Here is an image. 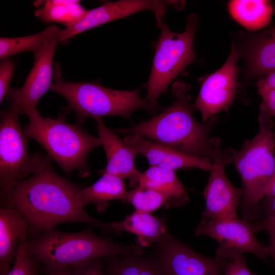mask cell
Returning a JSON list of instances; mask_svg holds the SVG:
<instances>
[{"mask_svg": "<svg viewBox=\"0 0 275 275\" xmlns=\"http://www.w3.org/2000/svg\"><path fill=\"white\" fill-rule=\"evenodd\" d=\"M80 187L59 175L50 166L23 179L2 194L5 205L21 212L32 238L61 224L81 222L117 235L111 223L93 218L81 204Z\"/></svg>", "mask_w": 275, "mask_h": 275, "instance_id": "cell-1", "label": "cell"}, {"mask_svg": "<svg viewBox=\"0 0 275 275\" xmlns=\"http://www.w3.org/2000/svg\"><path fill=\"white\" fill-rule=\"evenodd\" d=\"M190 86L176 81L172 87L174 102L159 114L128 128L116 131L121 134H139L151 141L171 147L185 154L211 160L221 141L210 136L217 115L206 122L198 123L193 115L190 103Z\"/></svg>", "mask_w": 275, "mask_h": 275, "instance_id": "cell-2", "label": "cell"}, {"mask_svg": "<svg viewBox=\"0 0 275 275\" xmlns=\"http://www.w3.org/2000/svg\"><path fill=\"white\" fill-rule=\"evenodd\" d=\"M258 123L257 134L246 141L241 149H222L226 164L234 166L242 181V219L254 222L260 216V202L275 173L274 122L271 117L261 111Z\"/></svg>", "mask_w": 275, "mask_h": 275, "instance_id": "cell-3", "label": "cell"}, {"mask_svg": "<svg viewBox=\"0 0 275 275\" xmlns=\"http://www.w3.org/2000/svg\"><path fill=\"white\" fill-rule=\"evenodd\" d=\"M28 252L45 267L61 268L91 259L115 255H142L137 244L115 242L94 234L90 229L70 233L52 228L28 240Z\"/></svg>", "mask_w": 275, "mask_h": 275, "instance_id": "cell-4", "label": "cell"}, {"mask_svg": "<svg viewBox=\"0 0 275 275\" xmlns=\"http://www.w3.org/2000/svg\"><path fill=\"white\" fill-rule=\"evenodd\" d=\"M27 116L26 135L38 142L66 174L77 170L82 178L90 174L87 158L93 149L101 146L99 138L67 123L63 116L58 119L44 118L36 111Z\"/></svg>", "mask_w": 275, "mask_h": 275, "instance_id": "cell-5", "label": "cell"}, {"mask_svg": "<svg viewBox=\"0 0 275 275\" xmlns=\"http://www.w3.org/2000/svg\"><path fill=\"white\" fill-rule=\"evenodd\" d=\"M155 17L160 34L156 43L144 98L145 109L153 114L160 109L157 102L160 95L166 92L173 79L195 61L194 40L198 19L196 14H190L187 18L185 31L176 33L171 31L163 20V15Z\"/></svg>", "mask_w": 275, "mask_h": 275, "instance_id": "cell-6", "label": "cell"}, {"mask_svg": "<svg viewBox=\"0 0 275 275\" xmlns=\"http://www.w3.org/2000/svg\"><path fill=\"white\" fill-rule=\"evenodd\" d=\"M50 89L66 99L67 108L75 113L78 123H84L87 118L108 116L129 119L135 110L145 108L139 89L113 90L96 82H66L58 76Z\"/></svg>", "mask_w": 275, "mask_h": 275, "instance_id": "cell-7", "label": "cell"}, {"mask_svg": "<svg viewBox=\"0 0 275 275\" xmlns=\"http://www.w3.org/2000/svg\"><path fill=\"white\" fill-rule=\"evenodd\" d=\"M18 106L11 102L2 112L0 123V184L2 194L31 174H35L50 166L51 158L28 150L29 137L18 120Z\"/></svg>", "mask_w": 275, "mask_h": 275, "instance_id": "cell-8", "label": "cell"}, {"mask_svg": "<svg viewBox=\"0 0 275 275\" xmlns=\"http://www.w3.org/2000/svg\"><path fill=\"white\" fill-rule=\"evenodd\" d=\"M255 233L248 221L238 217L200 222L195 231L196 236H207L218 242L216 257L230 261L251 253L266 261L269 257V248L258 241Z\"/></svg>", "mask_w": 275, "mask_h": 275, "instance_id": "cell-9", "label": "cell"}, {"mask_svg": "<svg viewBox=\"0 0 275 275\" xmlns=\"http://www.w3.org/2000/svg\"><path fill=\"white\" fill-rule=\"evenodd\" d=\"M239 53L234 44L224 64L203 81L193 104L201 114L202 122L223 111L227 112L239 87L238 79Z\"/></svg>", "mask_w": 275, "mask_h": 275, "instance_id": "cell-10", "label": "cell"}, {"mask_svg": "<svg viewBox=\"0 0 275 275\" xmlns=\"http://www.w3.org/2000/svg\"><path fill=\"white\" fill-rule=\"evenodd\" d=\"M221 141L217 144L211 158L212 168L203 195L205 210L200 223L211 220L237 217V211L243 196L242 188L235 187L225 172Z\"/></svg>", "mask_w": 275, "mask_h": 275, "instance_id": "cell-11", "label": "cell"}, {"mask_svg": "<svg viewBox=\"0 0 275 275\" xmlns=\"http://www.w3.org/2000/svg\"><path fill=\"white\" fill-rule=\"evenodd\" d=\"M164 275H222L226 260L201 255L167 230L156 243Z\"/></svg>", "mask_w": 275, "mask_h": 275, "instance_id": "cell-12", "label": "cell"}, {"mask_svg": "<svg viewBox=\"0 0 275 275\" xmlns=\"http://www.w3.org/2000/svg\"><path fill=\"white\" fill-rule=\"evenodd\" d=\"M58 42L56 39L46 42L34 52L33 66L23 85L10 87L7 95L19 107L21 114L27 116L36 111L38 102L51 88L53 59Z\"/></svg>", "mask_w": 275, "mask_h": 275, "instance_id": "cell-13", "label": "cell"}, {"mask_svg": "<svg viewBox=\"0 0 275 275\" xmlns=\"http://www.w3.org/2000/svg\"><path fill=\"white\" fill-rule=\"evenodd\" d=\"M167 1L150 0H121L109 2L89 10L79 22L61 30L56 39L65 44L73 37L87 30L111 21L121 19L144 10H150L155 15L162 14L166 9Z\"/></svg>", "mask_w": 275, "mask_h": 275, "instance_id": "cell-14", "label": "cell"}, {"mask_svg": "<svg viewBox=\"0 0 275 275\" xmlns=\"http://www.w3.org/2000/svg\"><path fill=\"white\" fill-rule=\"evenodd\" d=\"M123 141L136 154L144 156L150 167L174 171L178 169L196 168L209 172L212 168V161L210 158L185 154L139 134H128L124 136Z\"/></svg>", "mask_w": 275, "mask_h": 275, "instance_id": "cell-15", "label": "cell"}, {"mask_svg": "<svg viewBox=\"0 0 275 275\" xmlns=\"http://www.w3.org/2000/svg\"><path fill=\"white\" fill-rule=\"evenodd\" d=\"M94 119L107 159L105 167L100 170L98 174L113 175L123 180L127 179L129 181L131 187H136L141 174L134 163L136 153L120 139L116 132L104 124L102 118Z\"/></svg>", "mask_w": 275, "mask_h": 275, "instance_id": "cell-16", "label": "cell"}, {"mask_svg": "<svg viewBox=\"0 0 275 275\" xmlns=\"http://www.w3.org/2000/svg\"><path fill=\"white\" fill-rule=\"evenodd\" d=\"M29 223L25 216L13 207L0 209V275H7L21 243L28 240Z\"/></svg>", "mask_w": 275, "mask_h": 275, "instance_id": "cell-17", "label": "cell"}, {"mask_svg": "<svg viewBox=\"0 0 275 275\" xmlns=\"http://www.w3.org/2000/svg\"><path fill=\"white\" fill-rule=\"evenodd\" d=\"M111 224L118 234L126 231L135 235L136 243L142 247L156 243L168 230L164 220L139 210L128 215L122 221Z\"/></svg>", "mask_w": 275, "mask_h": 275, "instance_id": "cell-18", "label": "cell"}, {"mask_svg": "<svg viewBox=\"0 0 275 275\" xmlns=\"http://www.w3.org/2000/svg\"><path fill=\"white\" fill-rule=\"evenodd\" d=\"M138 186L167 195L171 200V207H181L188 201L185 187L174 170L149 167L141 173Z\"/></svg>", "mask_w": 275, "mask_h": 275, "instance_id": "cell-19", "label": "cell"}, {"mask_svg": "<svg viewBox=\"0 0 275 275\" xmlns=\"http://www.w3.org/2000/svg\"><path fill=\"white\" fill-rule=\"evenodd\" d=\"M127 193L123 179L113 175L103 174L92 185L81 188L77 195L85 208L89 203H92L98 212H102L108 207L110 201H123Z\"/></svg>", "mask_w": 275, "mask_h": 275, "instance_id": "cell-20", "label": "cell"}, {"mask_svg": "<svg viewBox=\"0 0 275 275\" xmlns=\"http://www.w3.org/2000/svg\"><path fill=\"white\" fill-rule=\"evenodd\" d=\"M106 275H164L158 255H115L106 257Z\"/></svg>", "mask_w": 275, "mask_h": 275, "instance_id": "cell-21", "label": "cell"}, {"mask_svg": "<svg viewBox=\"0 0 275 275\" xmlns=\"http://www.w3.org/2000/svg\"><path fill=\"white\" fill-rule=\"evenodd\" d=\"M232 18L250 31H256L270 22L273 8L270 1H231L228 5Z\"/></svg>", "mask_w": 275, "mask_h": 275, "instance_id": "cell-22", "label": "cell"}, {"mask_svg": "<svg viewBox=\"0 0 275 275\" xmlns=\"http://www.w3.org/2000/svg\"><path fill=\"white\" fill-rule=\"evenodd\" d=\"M35 2L40 6L35 16L43 23L56 22L71 27L79 22L89 10L82 6L79 1L47 0Z\"/></svg>", "mask_w": 275, "mask_h": 275, "instance_id": "cell-23", "label": "cell"}, {"mask_svg": "<svg viewBox=\"0 0 275 275\" xmlns=\"http://www.w3.org/2000/svg\"><path fill=\"white\" fill-rule=\"evenodd\" d=\"M253 75H266L275 70V25L255 40L248 59Z\"/></svg>", "mask_w": 275, "mask_h": 275, "instance_id": "cell-24", "label": "cell"}, {"mask_svg": "<svg viewBox=\"0 0 275 275\" xmlns=\"http://www.w3.org/2000/svg\"><path fill=\"white\" fill-rule=\"evenodd\" d=\"M60 31L58 27L52 24L33 35L14 38L1 37L0 59H6L27 51L34 52L46 42L56 39Z\"/></svg>", "mask_w": 275, "mask_h": 275, "instance_id": "cell-25", "label": "cell"}, {"mask_svg": "<svg viewBox=\"0 0 275 275\" xmlns=\"http://www.w3.org/2000/svg\"><path fill=\"white\" fill-rule=\"evenodd\" d=\"M123 202L131 204L136 210L150 213L159 208L171 207V200L159 191L137 186L128 191Z\"/></svg>", "mask_w": 275, "mask_h": 275, "instance_id": "cell-26", "label": "cell"}, {"mask_svg": "<svg viewBox=\"0 0 275 275\" xmlns=\"http://www.w3.org/2000/svg\"><path fill=\"white\" fill-rule=\"evenodd\" d=\"M27 241L21 243L14 265L7 275H38L41 263L28 252Z\"/></svg>", "mask_w": 275, "mask_h": 275, "instance_id": "cell-27", "label": "cell"}, {"mask_svg": "<svg viewBox=\"0 0 275 275\" xmlns=\"http://www.w3.org/2000/svg\"><path fill=\"white\" fill-rule=\"evenodd\" d=\"M71 275H106L105 261L98 258L70 266Z\"/></svg>", "mask_w": 275, "mask_h": 275, "instance_id": "cell-28", "label": "cell"}, {"mask_svg": "<svg viewBox=\"0 0 275 275\" xmlns=\"http://www.w3.org/2000/svg\"><path fill=\"white\" fill-rule=\"evenodd\" d=\"M15 64L8 58L1 60L0 63V102L7 95L9 84L13 75Z\"/></svg>", "mask_w": 275, "mask_h": 275, "instance_id": "cell-29", "label": "cell"}, {"mask_svg": "<svg viewBox=\"0 0 275 275\" xmlns=\"http://www.w3.org/2000/svg\"><path fill=\"white\" fill-rule=\"evenodd\" d=\"M223 273L224 275H256L246 265L243 255L233 260L226 261L223 266Z\"/></svg>", "mask_w": 275, "mask_h": 275, "instance_id": "cell-30", "label": "cell"}, {"mask_svg": "<svg viewBox=\"0 0 275 275\" xmlns=\"http://www.w3.org/2000/svg\"><path fill=\"white\" fill-rule=\"evenodd\" d=\"M250 224L256 233L265 231L268 234L269 257L272 259L275 265V222L264 223L255 222Z\"/></svg>", "mask_w": 275, "mask_h": 275, "instance_id": "cell-31", "label": "cell"}, {"mask_svg": "<svg viewBox=\"0 0 275 275\" xmlns=\"http://www.w3.org/2000/svg\"><path fill=\"white\" fill-rule=\"evenodd\" d=\"M262 98L260 105L261 111L267 113L270 117H275V89L258 91Z\"/></svg>", "mask_w": 275, "mask_h": 275, "instance_id": "cell-32", "label": "cell"}, {"mask_svg": "<svg viewBox=\"0 0 275 275\" xmlns=\"http://www.w3.org/2000/svg\"><path fill=\"white\" fill-rule=\"evenodd\" d=\"M262 200L264 215L262 218L257 222L264 223L275 222V197H265Z\"/></svg>", "mask_w": 275, "mask_h": 275, "instance_id": "cell-33", "label": "cell"}, {"mask_svg": "<svg viewBox=\"0 0 275 275\" xmlns=\"http://www.w3.org/2000/svg\"><path fill=\"white\" fill-rule=\"evenodd\" d=\"M42 271L45 275H71V269L70 266L61 268H50L44 266Z\"/></svg>", "mask_w": 275, "mask_h": 275, "instance_id": "cell-34", "label": "cell"}, {"mask_svg": "<svg viewBox=\"0 0 275 275\" xmlns=\"http://www.w3.org/2000/svg\"><path fill=\"white\" fill-rule=\"evenodd\" d=\"M266 197H275V173L267 188L266 193Z\"/></svg>", "mask_w": 275, "mask_h": 275, "instance_id": "cell-35", "label": "cell"}, {"mask_svg": "<svg viewBox=\"0 0 275 275\" xmlns=\"http://www.w3.org/2000/svg\"><path fill=\"white\" fill-rule=\"evenodd\" d=\"M274 133L275 134V128H274Z\"/></svg>", "mask_w": 275, "mask_h": 275, "instance_id": "cell-36", "label": "cell"}]
</instances>
